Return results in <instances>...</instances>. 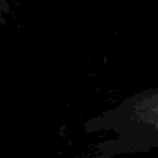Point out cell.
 Wrapping results in <instances>:
<instances>
[{"instance_id":"cell-1","label":"cell","mask_w":158,"mask_h":158,"mask_svg":"<svg viewBox=\"0 0 158 158\" xmlns=\"http://www.w3.org/2000/svg\"><path fill=\"white\" fill-rule=\"evenodd\" d=\"M89 133L107 137L94 144L96 158H115L158 150V86L125 97L86 123Z\"/></svg>"},{"instance_id":"cell-2","label":"cell","mask_w":158,"mask_h":158,"mask_svg":"<svg viewBox=\"0 0 158 158\" xmlns=\"http://www.w3.org/2000/svg\"><path fill=\"white\" fill-rule=\"evenodd\" d=\"M11 13H13L11 0H0V25L7 24Z\"/></svg>"}]
</instances>
